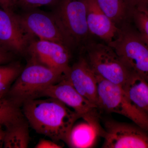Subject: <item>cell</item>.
Returning <instances> with one entry per match:
<instances>
[{
	"instance_id": "cell-1",
	"label": "cell",
	"mask_w": 148,
	"mask_h": 148,
	"mask_svg": "<svg viewBox=\"0 0 148 148\" xmlns=\"http://www.w3.org/2000/svg\"><path fill=\"white\" fill-rule=\"evenodd\" d=\"M23 113L35 131L54 142L62 141L69 145L71 132L80 118L75 111L55 98L32 99L24 102Z\"/></svg>"
},
{
	"instance_id": "cell-2",
	"label": "cell",
	"mask_w": 148,
	"mask_h": 148,
	"mask_svg": "<svg viewBox=\"0 0 148 148\" xmlns=\"http://www.w3.org/2000/svg\"><path fill=\"white\" fill-rule=\"evenodd\" d=\"M65 77L59 72L31 60L13 83L7 98L18 106L40 97L43 90Z\"/></svg>"
},
{
	"instance_id": "cell-3",
	"label": "cell",
	"mask_w": 148,
	"mask_h": 148,
	"mask_svg": "<svg viewBox=\"0 0 148 148\" xmlns=\"http://www.w3.org/2000/svg\"><path fill=\"white\" fill-rule=\"evenodd\" d=\"M108 45L113 49L130 72L148 82V46L137 31L124 25L119 28L114 39Z\"/></svg>"
},
{
	"instance_id": "cell-4",
	"label": "cell",
	"mask_w": 148,
	"mask_h": 148,
	"mask_svg": "<svg viewBox=\"0 0 148 148\" xmlns=\"http://www.w3.org/2000/svg\"><path fill=\"white\" fill-rule=\"evenodd\" d=\"M96 75L98 109L123 116L148 133V116L131 102L121 86Z\"/></svg>"
},
{
	"instance_id": "cell-5",
	"label": "cell",
	"mask_w": 148,
	"mask_h": 148,
	"mask_svg": "<svg viewBox=\"0 0 148 148\" xmlns=\"http://www.w3.org/2000/svg\"><path fill=\"white\" fill-rule=\"evenodd\" d=\"M88 59L95 74L103 79L122 87L131 72L108 45L92 43L87 47Z\"/></svg>"
},
{
	"instance_id": "cell-6",
	"label": "cell",
	"mask_w": 148,
	"mask_h": 148,
	"mask_svg": "<svg viewBox=\"0 0 148 148\" xmlns=\"http://www.w3.org/2000/svg\"><path fill=\"white\" fill-rule=\"evenodd\" d=\"M52 13L69 45L82 42L90 34L85 0H60Z\"/></svg>"
},
{
	"instance_id": "cell-7",
	"label": "cell",
	"mask_w": 148,
	"mask_h": 148,
	"mask_svg": "<svg viewBox=\"0 0 148 148\" xmlns=\"http://www.w3.org/2000/svg\"><path fill=\"white\" fill-rule=\"evenodd\" d=\"M40 97L55 98L71 108L95 128L98 136L102 135L103 127L99 122L98 108L79 94L66 77L47 87L41 92Z\"/></svg>"
},
{
	"instance_id": "cell-8",
	"label": "cell",
	"mask_w": 148,
	"mask_h": 148,
	"mask_svg": "<svg viewBox=\"0 0 148 148\" xmlns=\"http://www.w3.org/2000/svg\"><path fill=\"white\" fill-rule=\"evenodd\" d=\"M102 148H148V133L133 123L112 119L104 121Z\"/></svg>"
},
{
	"instance_id": "cell-9",
	"label": "cell",
	"mask_w": 148,
	"mask_h": 148,
	"mask_svg": "<svg viewBox=\"0 0 148 148\" xmlns=\"http://www.w3.org/2000/svg\"><path fill=\"white\" fill-rule=\"evenodd\" d=\"M16 17L25 32L39 40L50 41L70 47L69 43L53 13H48L36 9Z\"/></svg>"
},
{
	"instance_id": "cell-10",
	"label": "cell",
	"mask_w": 148,
	"mask_h": 148,
	"mask_svg": "<svg viewBox=\"0 0 148 148\" xmlns=\"http://www.w3.org/2000/svg\"><path fill=\"white\" fill-rule=\"evenodd\" d=\"M27 51L32 60L53 69L65 77L71 69L69 47L62 44L38 40L32 41Z\"/></svg>"
},
{
	"instance_id": "cell-11",
	"label": "cell",
	"mask_w": 148,
	"mask_h": 148,
	"mask_svg": "<svg viewBox=\"0 0 148 148\" xmlns=\"http://www.w3.org/2000/svg\"><path fill=\"white\" fill-rule=\"evenodd\" d=\"M32 37L25 32L13 11L0 8V43L10 51L22 53L27 50Z\"/></svg>"
},
{
	"instance_id": "cell-12",
	"label": "cell",
	"mask_w": 148,
	"mask_h": 148,
	"mask_svg": "<svg viewBox=\"0 0 148 148\" xmlns=\"http://www.w3.org/2000/svg\"><path fill=\"white\" fill-rule=\"evenodd\" d=\"M66 77L79 94L98 108L97 77L86 59L81 58L71 67Z\"/></svg>"
},
{
	"instance_id": "cell-13",
	"label": "cell",
	"mask_w": 148,
	"mask_h": 148,
	"mask_svg": "<svg viewBox=\"0 0 148 148\" xmlns=\"http://www.w3.org/2000/svg\"><path fill=\"white\" fill-rule=\"evenodd\" d=\"M85 1L88 27L90 34L97 36L107 44L112 41L119 28L101 10L95 0Z\"/></svg>"
},
{
	"instance_id": "cell-14",
	"label": "cell",
	"mask_w": 148,
	"mask_h": 148,
	"mask_svg": "<svg viewBox=\"0 0 148 148\" xmlns=\"http://www.w3.org/2000/svg\"><path fill=\"white\" fill-rule=\"evenodd\" d=\"M127 97L148 116V82L131 72L127 82L121 87Z\"/></svg>"
},
{
	"instance_id": "cell-15",
	"label": "cell",
	"mask_w": 148,
	"mask_h": 148,
	"mask_svg": "<svg viewBox=\"0 0 148 148\" xmlns=\"http://www.w3.org/2000/svg\"><path fill=\"white\" fill-rule=\"evenodd\" d=\"M104 13L117 26L129 17L127 0H95Z\"/></svg>"
},
{
	"instance_id": "cell-16",
	"label": "cell",
	"mask_w": 148,
	"mask_h": 148,
	"mask_svg": "<svg viewBox=\"0 0 148 148\" xmlns=\"http://www.w3.org/2000/svg\"><path fill=\"white\" fill-rule=\"evenodd\" d=\"M28 126L21 121L6 129L3 147L5 148H27L29 146Z\"/></svg>"
},
{
	"instance_id": "cell-17",
	"label": "cell",
	"mask_w": 148,
	"mask_h": 148,
	"mask_svg": "<svg viewBox=\"0 0 148 148\" xmlns=\"http://www.w3.org/2000/svg\"><path fill=\"white\" fill-rule=\"evenodd\" d=\"M97 135L95 128L87 123L78 125L73 127L68 145L72 148L90 147Z\"/></svg>"
},
{
	"instance_id": "cell-18",
	"label": "cell",
	"mask_w": 148,
	"mask_h": 148,
	"mask_svg": "<svg viewBox=\"0 0 148 148\" xmlns=\"http://www.w3.org/2000/svg\"><path fill=\"white\" fill-rule=\"evenodd\" d=\"M129 17L135 24L136 31L148 46V8L129 2Z\"/></svg>"
},
{
	"instance_id": "cell-19",
	"label": "cell",
	"mask_w": 148,
	"mask_h": 148,
	"mask_svg": "<svg viewBox=\"0 0 148 148\" xmlns=\"http://www.w3.org/2000/svg\"><path fill=\"white\" fill-rule=\"evenodd\" d=\"M21 72L18 64L0 65V101L7 98L11 87Z\"/></svg>"
},
{
	"instance_id": "cell-20",
	"label": "cell",
	"mask_w": 148,
	"mask_h": 148,
	"mask_svg": "<svg viewBox=\"0 0 148 148\" xmlns=\"http://www.w3.org/2000/svg\"><path fill=\"white\" fill-rule=\"evenodd\" d=\"M18 106L8 98L0 101V124L6 129L22 121Z\"/></svg>"
},
{
	"instance_id": "cell-21",
	"label": "cell",
	"mask_w": 148,
	"mask_h": 148,
	"mask_svg": "<svg viewBox=\"0 0 148 148\" xmlns=\"http://www.w3.org/2000/svg\"><path fill=\"white\" fill-rule=\"evenodd\" d=\"M60 0H18L16 5L26 10H32L42 6L56 5Z\"/></svg>"
},
{
	"instance_id": "cell-22",
	"label": "cell",
	"mask_w": 148,
	"mask_h": 148,
	"mask_svg": "<svg viewBox=\"0 0 148 148\" xmlns=\"http://www.w3.org/2000/svg\"><path fill=\"white\" fill-rule=\"evenodd\" d=\"M62 146L58 145L53 140H47L42 139L39 141L38 144L35 146L36 148H61Z\"/></svg>"
},
{
	"instance_id": "cell-23",
	"label": "cell",
	"mask_w": 148,
	"mask_h": 148,
	"mask_svg": "<svg viewBox=\"0 0 148 148\" xmlns=\"http://www.w3.org/2000/svg\"><path fill=\"white\" fill-rule=\"evenodd\" d=\"M14 5L12 0H0V6L2 9L8 11H13Z\"/></svg>"
},
{
	"instance_id": "cell-24",
	"label": "cell",
	"mask_w": 148,
	"mask_h": 148,
	"mask_svg": "<svg viewBox=\"0 0 148 148\" xmlns=\"http://www.w3.org/2000/svg\"><path fill=\"white\" fill-rule=\"evenodd\" d=\"M4 126L0 124V148L3 147L4 141L5 136L6 130L3 129Z\"/></svg>"
},
{
	"instance_id": "cell-25",
	"label": "cell",
	"mask_w": 148,
	"mask_h": 148,
	"mask_svg": "<svg viewBox=\"0 0 148 148\" xmlns=\"http://www.w3.org/2000/svg\"><path fill=\"white\" fill-rule=\"evenodd\" d=\"M130 2L138 4L148 8V0H128Z\"/></svg>"
},
{
	"instance_id": "cell-26",
	"label": "cell",
	"mask_w": 148,
	"mask_h": 148,
	"mask_svg": "<svg viewBox=\"0 0 148 148\" xmlns=\"http://www.w3.org/2000/svg\"><path fill=\"white\" fill-rule=\"evenodd\" d=\"M12 1H13V3L14 6L16 5V3H17V1H18V0H12Z\"/></svg>"
},
{
	"instance_id": "cell-27",
	"label": "cell",
	"mask_w": 148,
	"mask_h": 148,
	"mask_svg": "<svg viewBox=\"0 0 148 148\" xmlns=\"http://www.w3.org/2000/svg\"></svg>"
}]
</instances>
